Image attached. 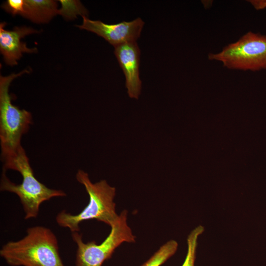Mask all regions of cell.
Listing matches in <instances>:
<instances>
[{
	"label": "cell",
	"instance_id": "obj_1",
	"mask_svg": "<svg viewBox=\"0 0 266 266\" xmlns=\"http://www.w3.org/2000/svg\"><path fill=\"white\" fill-rule=\"evenodd\" d=\"M3 162L0 190L18 196L25 212V219L36 218L43 202L52 198L66 196L64 191L49 188L35 178L23 147Z\"/></svg>",
	"mask_w": 266,
	"mask_h": 266
},
{
	"label": "cell",
	"instance_id": "obj_2",
	"mask_svg": "<svg viewBox=\"0 0 266 266\" xmlns=\"http://www.w3.org/2000/svg\"><path fill=\"white\" fill-rule=\"evenodd\" d=\"M0 256L11 266H65L56 236L40 226L29 228L21 239L4 244Z\"/></svg>",
	"mask_w": 266,
	"mask_h": 266
},
{
	"label": "cell",
	"instance_id": "obj_3",
	"mask_svg": "<svg viewBox=\"0 0 266 266\" xmlns=\"http://www.w3.org/2000/svg\"><path fill=\"white\" fill-rule=\"evenodd\" d=\"M77 181L82 184L88 193L89 200L84 209L76 215L64 210L59 213L56 221L61 227L68 228L71 233L79 232V224L83 221L95 219L111 226L118 220L114 199L116 189L105 180L93 183L88 174L81 169L76 174Z\"/></svg>",
	"mask_w": 266,
	"mask_h": 266
},
{
	"label": "cell",
	"instance_id": "obj_4",
	"mask_svg": "<svg viewBox=\"0 0 266 266\" xmlns=\"http://www.w3.org/2000/svg\"><path fill=\"white\" fill-rule=\"evenodd\" d=\"M30 71L24 69L17 74L0 77V140L2 160L14 155L22 147V135L32 123L31 113L20 109L11 102L9 87L12 81Z\"/></svg>",
	"mask_w": 266,
	"mask_h": 266
},
{
	"label": "cell",
	"instance_id": "obj_5",
	"mask_svg": "<svg viewBox=\"0 0 266 266\" xmlns=\"http://www.w3.org/2000/svg\"><path fill=\"white\" fill-rule=\"evenodd\" d=\"M127 210H123L110 227L109 234L100 244L95 241L85 243L79 232L72 233V240L77 245L75 266H102L121 244L135 242L136 237L127 224Z\"/></svg>",
	"mask_w": 266,
	"mask_h": 266
},
{
	"label": "cell",
	"instance_id": "obj_6",
	"mask_svg": "<svg viewBox=\"0 0 266 266\" xmlns=\"http://www.w3.org/2000/svg\"><path fill=\"white\" fill-rule=\"evenodd\" d=\"M208 57L209 60L220 62L229 69H266V35L249 32L220 52L209 53Z\"/></svg>",
	"mask_w": 266,
	"mask_h": 266
},
{
	"label": "cell",
	"instance_id": "obj_7",
	"mask_svg": "<svg viewBox=\"0 0 266 266\" xmlns=\"http://www.w3.org/2000/svg\"><path fill=\"white\" fill-rule=\"evenodd\" d=\"M83 23L77 27L96 33L103 37L114 47L132 42L139 37L144 22L140 18L132 21H123L115 24H107L99 20H92L82 16Z\"/></svg>",
	"mask_w": 266,
	"mask_h": 266
},
{
	"label": "cell",
	"instance_id": "obj_8",
	"mask_svg": "<svg viewBox=\"0 0 266 266\" xmlns=\"http://www.w3.org/2000/svg\"><path fill=\"white\" fill-rule=\"evenodd\" d=\"M114 54L126 78V87L131 98L138 99L141 90L139 66L140 52L136 42L114 47Z\"/></svg>",
	"mask_w": 266,
	"mask_h": 266
},
{
	"label": "cell",
	"instance_id": "obj_9",
	"mask_svg": "<svg viewBox=\"0 0 266 266\" xmlns=\"http://www.w3.org/2000/svg\"><path fill=\"white\" fill-rule=\"evenodd\" d=\"M6 24L5 22L0 24V50L5 63L13 66L18 64L17 61L23 53L37 52L36 48H29L21 40L27 35L38 33L40 31L26 26L15 27L13 30L8 31L4 29Z\"/></svg>",
	"mask_w": 266,
	"mask_h": 266
},
{
	"label": "cell",
	"instance_id": "obj_10",
	"mask_svg": "<svg viewBox=\"0 0 266 266\" xmlns=\"http://www.w3.org/2000/svg\"><path fill=\"white\" fill-rule=\"evenodd\" d=\"M57 2L52 0H24L23 17L36 23L48 22L58 14Z\"/></svg>",
	"mask_w": 266,
	"mask_h": 266
},
{
	"label": "cell",
	"instance_id": "obj_11",
	"mask_svg": "<svg viewBox=\"0 0 266 266\" xmlns=\"http://www.w3.org/2000/svg\"><path fill=\"white\" fill-rule=\"evenodd\" d=\"M178 243L170 240L162 245L159 249L140 266H161L176 253Z\"/></svg>",
	"mask_w": 266,
	"mask_h": 266
},
{
	"label": "cell",
	"instance_id": "obj_12",
	"mask_svg": "<svg viewBox=\"0 0 266 266\" xmlns=\"http://www.w3.org/2000/svg\"><path fill=\"white\" fill-rule=\"evenodd\" d=\"M61 7L58 9V14L68 20L77 18L78 15L87 16L88 11L79 0H60Z\"/></svg>",
	"mask_w": 266,
	"mask_h": 266
},
{
	"label": "cell",
	"instance_id": "obj_13",
	"mask_svg": "<svg viewBox=\"0 0 266 266\" xmlns=\"http://www.w3.org/2000/svg\"><path fill=\"white\" fill-rule=\"evenodd\" d=\"M204 228L199 225L189 233L187 238V251L185 260L181 266H195L198 239L204 232Z\"/></svg>",
	"mask_w": 266,
	"mask_h": 266
},
{
	"label": "cell",
	"instance_id": "obj_14",
	"mask_svg": "<svg viewBox=\"0 0 266 266\" xmlns=\"http://www.w3.org/2000/svg\"><path fill=\"white\" fill-rule=\"evenodd\" d=\"M2 7L7 12L13 16L21 15L24 13V0H7L2 5Z\"/></svg>",
	"mask_w": 266,
	"mask_h": 266
},
{
	"label": "cell",
	"instance_id": "obj_15",
	"mask_svg": "<svg viewBox=\"0 0 266 266\" xmlns=\"http://www.w3.org/2000/svg\"><path fill=\"white\" fill-rule=\"evenodd\" d=\"M250 3L257 10L262 9L266 7V0H249Z\"/></svg>",
	"mask_w": 266,
	"mask_h": 266
}]
</instances>
